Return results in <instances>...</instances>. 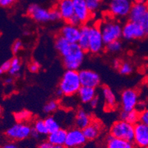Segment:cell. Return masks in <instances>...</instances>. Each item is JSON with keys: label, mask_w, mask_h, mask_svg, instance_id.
<instances>
[{"label": "cell", "mask_w": 148, "mask_h": 148, "mask_svg": "<svg viewBox=\"0 0 148 148\" xmlns=\"http://www.w3.org/2000/svg\"><path fill=\"white\" fill-rule=\"evenodd\" d=\"M86 141L83 130L75 127L67 131L64 145L66 148H80L85 145Z\"/></svg>", "instance_id": "9"}, {"label": "cell", "mask_w": 148, "mask_h": 148, "mask_svg": "<svg viewBox=\"0 0 148 148\" xmlns=\"http://www.w3.org/2000/svg\"><path fill=\"white\" fill-rule=\"evenodd\" d=\"M31 117V113L27 110H23V111L17 112L15 114V119H16L17 122H25V121H27Z\"/></svg>", "instance_id": "31"}, {"label": "cell", "mask_w": 148, "mask_h": 148, "mask_svg": "<svg viewBox=\"0 0 148 148\" xmlns=\"http://www.w3.org/2000/svg\"><path fill=\"white\" fill-rule=\"evenodd\" d=\"M77 94L80 99L83 103H90L94 98L96 97V90L91 87L81 86Z\"/></svg>", "instance_id": "22"}, {"label": "cell", "mask_w": 148, "mask_h": 148, "mask_svg": "<svg viewBox=\"0 0 148 148\" xmlns=\"http://www.w3.org/2000/svg\"><path fill=\"white\" fill-rule=\"evenodd\" d=\"M29 71L31 72H37L40 69V65L38 62H33L29 66Z\"/></svg>", "instance_id": "39"}, {"label": "cell", "mask_w": 148, "mask_h": 148, "mask_svg": "<svg viewBox=\"0 0 148 148\" xmlns=\"http://www.w3.org/2000/svg\"><path fill=\"white\" fill-rule=\"evenodd\" d=\"M118 71L123 75H130L133 72V66L129 62H122Z\"/></svg>", "instance_id": "32"}, {"label": "cell", "mask_w": 148, "mask_h": 148, "mask_svg": "<svg viewBox=\"0 0 148 148\" xmlns=\"http://www.w3.org/2000/svg\"><path fill=\"white\" fill-rule=\"evenodd\" d=\"M10 64H11L10 60H6V61L4 62L0 67L4 72H8L10 69Z\"/></svg>", "instance_id": "38"}, {"label": "cell", "mask_w": 148, "mask_h": 148, "mask_svg": "<svg viewBox=\"0 0 148 148\" xmlns=\"http://www.w3.org/2000/svg\"><path fill=\"white\" fill-rule=\"evenodd\" d=\"M2 148H20L18 145L14 142H8L2 146Z\"/></svg>", "instance_id": "40"}, {"label": "cell", "mask_w": 148, "mask_h": 148, "mask_svg": "<svg viewBox=\"0 0 148 148\" xmlns=\"http://www.w3.org/2000/svg\"><path fill=\"white\" fill-rule=\"evenodd\" d=\"M138 103V95L136 90L127 88L121 95V106L122 111H129L136 108Z\"/></svg>", "instance_id": "11"}, {"label": "cell", "mask_w": 148, "mask_h": 148, "mask_svg": "<svg viewBox=\"0 0 148 148\" xmlns=\"http://www.w3.org/2000/svg\"><path fill=\"white\" fill-rule=\"evenodd\" d=\"M120 118L122 120L135 125L136 124L139 122V111L136 109L129 111H122L120 114Z\"/></svg>", "instance_id": "23"}, {"label": "cell", "mask_w": 148, "mask_h": 148, "mask_svg": "<svg viewBox=\"0 0 148 148\" xmlns=\"http://www.w3.org/2000/svg\"><path fill=\"white\" fill-rule=\"evenodd\" d=\"M82 86L95 88L100 83V77L97 72L90 69H83L79 72Z\"/></svg>", "instance_id": "13"}, {"label": "cell", "mask_w": 148, "mask_h": 148, "mask_svg": "<svg viewBox=\"0 0 148 148\" xmlns=\"http://www.w3.org/2000/svg\"><path fill=\"white\" fill-rule=\"evenodd\" d=\"M110 134L112 136L133 142L134 140V125L120 119L114 122L111 126Z\"/></svg>", "instance_id": "5"}, {"label": "cell", "mask_w": 148, "mask_h": 148, "mask_svg": "<svg viewBox=\"0 0 148 148\" xmlns=\"http://www.w3.org/2000/svg\"><path fill=\"white\" fill-rule=\"evenodd\" d=\"M104 41L99 26H91L88 51L91 54H99L105 48Z\"/></svg>", "instance_id": "8"}, {"label": "cell", "mask_w": 148, "mask_h": 148, "mask_svg": "<svg viewBox=\"0 0 148 148\" xmlns=\"http://www.w3.org/2000/svg\"><path fill=\"white\" fill-rule=\"evenodd\" d=\"M106 48L107 51L111 53H116V52H120L122 48V44L119 40H116V41H112V42L106 44Z\"/></svg>", "instance_id": "29"}, {"label": "cell", "mask_w": 148, "mask_h": 148, "mask_svg": "<svg viewBox=\"0 0 148 148\" xmlns=\"http://www.w3.org/2000/svg\"><path fill=\"white\" fill-rule=\"evenodd\" d=\"M106 148H134L132 142L109 136L106 139Z\"/></svg>", "instance_id": "19"}, {"label": "cell", "mask_w": 148, "mask_h": 148, "mask_svg": "<svg viewBox=\"0 0 148 148\" xmlns=\"http://www.w3.org/2000/svg\"><path fill=\"white\" fill-rule=\"evenodd\" d=\"M3 73H4V72L2 71V69H1V67H0V76H1V75H2Z\"/></svg>", "instance_id": "45"}, {"label": "cell", "mask_w": 148, "mask_h": 148, "mask_svg": "<svg viewBox=\"0 0 148 148\" xmlns=\"http://www.w3.org/2000/svg\"><path fill=\"white\" fill-rule=\"evenodd\" d=\"M91 122H92V119H91V115L83 109H79L75 116V122L76 127L83 130L85 127H87Z\"/></svg>", "instance_id": "18"}, {"label": "cell", "mask_w": 148, "mask_h": 148, "mask_svg": "<svg viewBox=\"0 0 148 148\" xmlns=\"http://www.w3.org/2000/svg\"><path fill=\"white\" fill-rule=\"evenodd\" d=\"M38 148H66L65 145H53L51 144L50 142H44L38 146Z\"/></svg>", "instance_id": "35"}, {"label": "cell", "mask_w": 148, "mask_h": 148, "mask_svg": "<svg viewBox=\"0 0 148 148\" xmlns=\"http://www.w3.org/2000/svg\"><path fill=\"white\" fill-rule=\"evenodd\" d=\"M134 142L140 147L148 148V126L141 122L136 124Z\"/></svg>", "instance_id": "14"}, {"label": "cell", "mask_w": 148, "mask_h": 148, "mask_svg": "<svg viewBox=\"0 0 148 148\" xmlns=\"http://www.w3.org/2000/svg\"><path fill=\"white\" fill-rule=\"evenodd\" d=\"M81 86L79 72L76 70H66L59 83L58 95L72 96L77 94Z\"/></svg>", "instance_id": "2"}, {"label": "cell", "mask_w": 148, "mask_h": 148, "mask_svg": "<svg viewBox=\"0 0 148 148\" xmlns=\"http://www.w3.org/2000/svg\"><path fill=\"white\" fill-rule=\"evenodd\" d=\"M90 25H83L80 27V37L77 44L83 49L85 52L88 51V46H89V36H90Z\"/></svg>", "instance_id": "20"}, {"label": "cell", "mask_w": 148, "mask_h": 148, "mask_svg": "<svg viewBox=\"0 0 148 148\" xmlns=\"http://www.w3.org/2000/svg\"><path fill=\"white\" fill-rule=\"evenodd\" d=\"M134 22L138 23L142 27L146 37H148V10L141 15Z\"/></svg>", "instance_id": "27"}, {"label": "cell", "mask_w": 148, "mask_h": 148, "mask_svg": "<svg viewBox=\"0 0 148 148\" xmlns=\"http://www.w3.org/2000/svg\"><path fill=\"white\" fill-rule=\"evenodd\" d=\"M103 97H104L106 103L109 108H114L116 105V98L114 93L108 86H103L102 89Z\"/></svg>", "instance_id": "24"}, {"label": "cell", "mask_w": 148, "mask_h": 148, "mask_svg": "<svg viewBox=\"0 0 148 148\" xmlns=\"http://www.w3.org/2000/svg\"><path fill=\"white\" fill-rule=\"evenodd\" d=\"M75 16L78 18L81 25L86 24L91 18L92 13L88 8L86 0H72Z\"/></svg>", "instance_id": "12"}, {"label": "cell", "mask_w": 148, "mask_h": 148, "mask_svg": "<svg viewBox=\"0 0 148 148\" xmlns=\"http://www.w3.org/2000/svg\"><path fill=\"white\" fill-rule=\"evenodd\" d=\"M33 127L25 122H18L10 126L5 132V135L12 141H22L31 136Z\"/></svg>", "instance_id": "6"}, {"label": "cell", "mask_w": 148, "mask_h": 148, "mask_svg": "<svg viewBox=\"0 0 148 148\" xmlns=\"http://www.w3.org/2000/svg\"><path fill=\"white\" fill-rule=\"evenodd\" d=\"M55 47L59 52L67 70H77L82 65L85 51L77 44H71L60 36H57Z\"/></svg>", "instance_id": "1"}, {"label": "cell", "mask_w": 148, "mask_h": 148, "mask_svg": "<svg viewBox=\"0 0 148 148\" xmlns=\"http://www.w3.org/2000/svg\"><path fill=\"white\" fill-rule=\"evenodd\" d=\"M27 15L38 23H46L60 19V15L56 8L48 10L37 4H32L27 8Z\"/></svg>", "instance_id": "3"}, {"label": "cell", "mask_w": 148, "mask_h": 148, "mask_svg": "<svg viewBox=\"0 0 148 148\" xmlns=\"http://www.w3.org/2000/svg\"><path fill=\"white\" fill-rule=\"evenodd\" d=\"M103 0H86L88 8L92 13L96 12L100 7Z\"/></svg>", "instance_id": "33"}, {"label": "cell", "mask_w": 148, "mask_h": 148, "mask_svg": "<svg viewBox=\"0 0 148 148\" xmlns=\"http://www.w3.org/2000/svg\"><path fill=\"white\" fill-rule=\"evenodd\" d=\"M67 131L64 129H58L56 131L48 134L47 141L51 144L57 145H64L66 138Z\"/></svg>", "instance_id": "21"}, {"label": "cell", "mask_w": 148, "mask_h": 148, "mask_svg": "<svg viewBox=\"0 0 148 148\" xmlns=\"http://www.w3.org/2000/svg\"><path fill=\"white\" fill-rule=\"evenodd\" d=\"M102 126L98 121H93L87 127L83 129V134L87 140H95L97 138L100 134Z\"/></svg>", "instance_id": "17"}, {"label": "cell", "mask_w": 148, "mask_h": 148, "mask_svg": "<svg viewBox=\"0 0 148 148\" xmlns=\"http://www.w3.org/2000/svg\"><path fill=\"white\" fill-rule=\"evenodd\" d=\"M12 82H13V79H12V77H7L6 79L5 80V84H8V85H10L11 84Z\"/></svg>", "instance_id": "43"}, {"label": "cell", "mask_w": 148, "mask_h": 148, "mask_svg": "<svg viewBox=\"0 0 148 148\" xmlns=\"http://www.w3.org/2000/svg\"><path fill=\"white\" fill-rule=\"evenodd\" d=\"M33 129L36 130L38 134H39V136H44L49 134L47 126H46L45 122H44V120H42V119H38V120H36L35 122L34 125H33Z\"/></svg>", "instance_id": "25"}, {"label": "cell", "mask_w": 148, "mask_h": 148, "mask_svg": "<svg viewBox=\"0 0 148 148\" xmlns=\"http://www.w3.org/2000/svg\"><path fill=\"white\" fill-rule=\"evenodd\" d=\"M59 104L57 101L51 100L48 102L44 107V111L46 114H52L55 112L58 108Z\"/></svg>", "instance_id": "30"}, {"label": "cell", "mask_w": 148, "mask_h": 148, "mask_svg": "<svg viewBox=\"0 0 148 148\" xmlns=\"http://www.w3.org/2000/svg\"><path fill=\"white\" fill-rule=\"evenodd\" d=\"M2 114V107L0 106V116H1Z\"/></svg>", "instance_id": "46"}, {"label": "cell", "mask_w": 148, "mask_h": 148, "mask_svg": "<svg viewBox=\"0 0 148 148\" xmlns=\"http://www.w3.org/2000/svg\"><path fill=\"white\" fill-rule=\"evenodd\" d=\"M122 37L126 40H138L145 37L143 29L138 23L129 20L122 27Z\"/></svg>", "instance_id": "10"}, {"label": "cell", "mask_w": 148, "mask_h": 148, "mask_svg": "<svg viewBox=\"0 0 148 148\" xmlns=\"http://www.w3.org/2000/svg\"><path fill=\"white\" fill-rule=\"evenodd\" d=\"M44 122H45L46 126H47V128L49 134L52 133L54 131H56V130L60 128L58 122L55 118L52 117V116H48L44 120Z\"/></svg>", "instance_id": "26"}, {"label": "cell", "mask_w": 148, "mask_h": 148, "mask_svg": "<svg viewBox=\"0 0 148 148\" xmlns=\"http://www.w3.org/2000/svg\"><path fill=\"white\" fill-rule=\"evenodd\" d=\"M133 5L132 0H110L109 13L116 18H125L129 16Z\"/></svg>", "instance_id": "7"}, {"label": "cell", "mask_w": 148, "mask_h": 148, "mask_svg": "<svg viewBox=\"0 0 148 148\" xmlns=\"http://www.w3.org/2000/svg\"><path fill=\"white\" fill-rule=\"evenodd\" d=\"M23 44L20 40H16L13 43V46H12V51L14 54H17L21 49H22Z\"/></svg>", "instance_id": "36"}, {"label": "cell", "mask_w": 148, "mask_h": 148, "mask_svg": "<svg viewBox=\"0 0 148 148\" xmlns=\"http://www.w3.org/2000/svg\"><path fill=\"white\" fill-rule=\"evenodd\" d=\"M56 8L58 10L61 19L67 23L75 16L72 0H58Z\"/></svg>", "instance_id": "16"}, {"label": "cell", "mask_w": 148, "mask_h": 148, "mask_svg": "<svg viewBox=\"0 0 148 148\" xmlns=\"http://www.w3.org/2000/svg\"><path fill=\"white\" fill-rule=\"evenodd\" d=\"M139 122L148 126V109L139 112Z\"/></svg>", "instance_id": "34"}, {"label": "cell", "mask_w": 148, "mask_h": 148, "mask_svg": "<svg viewBox=\"0 0 148 148\" xmlns=\"http://www.w3.org/2000/svg\"><path fill=\"white\" fill-rule=\"evenodd\" d=\"M121 63H122V61H120V60H114V64H113L114 69H117V70L119 69V66H120V65H121Z\"/></svg>", "instance_id": "42"}, {"label": "cell", "mask_w": 148, "mask_h": 148, "mask_svg": "<svg viewBox=\"0 0 148 148\" xmlns=\"http://www.w3.org/2000/svg\"><path fill=\"white\" fill-rule=\"evenodd\" d=\"M146 0H135V3H145Z\"/></svg>", "instance_id": "44"}, {"label": "cell", "mask_w": 148, "mask_h": 148, "mask_svg": "<svg viewBox=\"0 0 148 148\" xmlns=\"http://www.w3.org/2000/svg\"><path fill=\"white\" fill-rule=\"evenodd\" d=\"M59 36L71 44H77L80 37V27L67 23L61 28Z\"/></svg>", "instance_id": "15"}, {"label": "cell", "mask_w": 148, "mask_h": 148, "mask_svg": "<svg viewBox=\"0 0 148 148\" xmlns=\"http://www.w3.org/2000/svg\"><path fill=\"white\" fill-rule=\"evenodd\" d=\"M16 2V0H0V7L5 8H10L13 6Z\"/></svg>", "instance_id": "37"}, {"label": "cell", "mask_w": 148, "mask_h": 148, "mask_svg": "<svg viewBox=\"0 0 148 148\" xmlns=\"http://www.w3.org/2000/svg\"><path fill=\"white\" fill-rule=\"evenodd\" d=\"M99 27L106 45L119 40L122 36V27L117 21L108 20L101 23Z\"/></svg>", "instance_id": "4"}, {"label": "cell", "mask_w": 148, "mask_h": 148, "mask_svg": "<svg viewBox=\"0 0 148 148\" xmlns=\"http://www.w3.org/2000/svg\"><path fill=\"white\" fill-rule=\"evenodd\" d=\"M11 64H10V69L9 70V73L10 75H16L19 73L21 68V62L18 58L15 57L12 60H10Z\"/></svg>", "instance_id": "28"}, {"label": "cell", "mask_w": 148, "mask_h": 148, "mask_svg": "<svg viewBox=\"0 0 148 148\" xmlns=\"http://www.w3.org/2000/svg\"><path fill=\"white\" fill-rule=\"evenodd\" d=\"M98 104H99V99H98L97 97L94 98V99L90 102V106L92 108H96L97 106H98Z\"/></svg>", "instance_id": "41"}]
</instances>
